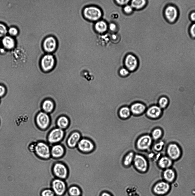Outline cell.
<instances>
[{
    "mask_svg": "<svg viewBox=\"0 0 195 196\" xmlns=\"http://www.w3.org/2000/svg\"><path fill=\"white\" fill-rule=\"evenodd\" d=\"M124 67L130 72L134 71L137 68L139 61L137 58L132 54L126 55L124 61Z\"/></svg>",
    "mask_w": 195,
    "mask_h": 196,
    "instance_id": "cell-13",
    "label": "cell"
},
{
    "mask_svg": "<svg viewBox=\"0 0 195 196\" xmlns=\"http://www.w3.org/2000/svg\"><path fill=\"white\" fill-rule=\"evenodd\" d=\"M52 173L55 178L65 180L67 178L69 172L64 163L57 162L53 166Z\"/></svg>",
    "mask_w": 195,
    "mask_h": 196,
    "instance_id": "cell-4",
    "label": "cell"
},
{
    "mask_svg": "<svg viewBox=\"0 0 195 196\" xmlns=\"http://www.w3.org/2000/svg\"><path fill=\"white\" fill-rule=\"evenodd\" d=\"M152 141V139L151 136L148 135H144L138 139L136 143V146L139 150H147L151 146Z\"/></svg>",
    "mask_w": 195,
    "mask_h": 196,
    "instance_id": "cell-11",
    "label": "cell"
},
{
    "mask_svg": "<svg viewBox=\"0 0 195 196\" xmlns=\"http://www.w3.org/2000/svg\"><path fill=\"white\" fill-rule=\"evenodd\" d=\"M41 196H55L54 192L51 188H46L42 190L40 193Z\"/></svg>",
    "mask_w": 195,
    "mask_h": 196,
    "instance_id": "cell-32",
    "label": "cell"
},
{
    "mask_svg": "<svg viewBox=\"0 0 195 196\" xmlns=\"http://www.w3.org/2000/svg\"><path fill=\"white\" fill-rule=\"evenodd\" d=\"M158 163L159 166L160 168L166 169L169 168L172 166V161L168 157L164 156L160 159Z\"/></svg>",
    "mask_w": 195,
    "mask_h": 196,
    "instance_id": "cell-24",
    "label": "cell"
},
{
    "mask_svg": "<svg viewBox=\"0 0 195 196\" xmlns=\"http://www.w3.org/2000/svg\"><path fill=\"white\" fill-rule=\"evenodd\" d=\"M67 191L70 196H81V191L80 188L78 186L73 185L69 187Z\"/></svg>",
    "mask_w": 195,
    "mask_h": 196,
    "instance_id": "cell-27",
    "label": "cell"
},
{
    "mask_svg": "<svg viewBox=\"0 0 195 196\" xmlns=\"http://www.w3.org/2000/svg\"><path fill=\"white\" fill-rule=\"evenodd\" d=\"M94 29L96 32L99 33H103L107 30L108 26L106 23L103 20H99L95 22Z\"/></svg>",
    "mask_w": 195,
    "mask_h": 196,
    "instance_id": "cell-25",
    "label": "cell"
},
{
    "mask_svg": "<svg viewBox=\"0 0 195 196\" xmlns=\"http://www.w3.org/2000/svg\"><path fill=\"white\" fill-rule=\"evenodd\" d=\"M100 196H112L109 193L107 192H102L100 194Z\"/></svg>",
    "mask_w": 195,
    "mask_h": 196,
    "instance_id": "cell-43",
    "label": "cell"
},
{
    "mask_svg": "<svg viewBox=\"0 0 195 196\" xmlns=\"http://www.w3.org/2000/svg\"><path fill=\"white\" fill-rule=\"evenodd\" d=\"M146 2L144 0H133L131 3V5L133 8L136 9H142L146 5Z\"/></svg>",
    "mask_w": 195,
    "mask_h": 196,
    "instance_id": "cell-29",
    "label": "cell"
},
{
    "mask_svg": "<svg viewBox=\"0 0 195 196\" xmlns=\"http://www.w3.org/2000/svg\"><path fill=\"white\" fill-rule=\"evenodd\" d=\"M51 188L57 196H63L67 189V184L64 180L55 178L51 182Z\"/></svg>",
    "mask_w": 195,
    "mask_h": 196,
    "instance_id": "cell-8",
    "label": "cell"
},
{
    "mask_svg": "<svg viewBox=\"0 0 195 196\" xmlns=\"http://www.w3.org/2000/svg\"><path fill=\"white\" fill-rule=\"evenodd\" d=\"M162 112V109L158 105H153L146 109L145 113L149 118L156 119L161 117Z\"/></svg>",
    "mask_w": 195,
    "mask_h": 196,
    "instance_id": "cell-15",
    "label": "cell"
},
{
    "mask_svg": "<svg viewBox=\"0 0 195 196\" xmlns=\"http://www.w3.org/2000/svg\"><path fill=\"white\" fill-rule=\"evenodd\" d=\"M167 152L168 157L173 160L178 159L181 155L180 148L177 145L174 143H170L168 145Z\"/></svg>",
    "mask_w": 195,
    "mask_h": 196,
    "instance_id": "cell-14",
    "label": "cell"
},
{
    "mask_svg": "<svg viewBox=\"0 0 195 196\" xmlns=\"http://www.w3.org/2000/svg\"><path fill=\"white\" fill-rule=\"evenodd\" d=\"M190 31L191 36L193 37H195V23L191 26Z\"/></svg>",
    "mask_w": 195,
    "mask_h": 196,
    "instance_id": "cell-39",
    "label": "cell"
},
{
    "mask_svg": "<svg viewBox=\"0 0 195 196\" xmlns=\"http://www.w3.org/2000/svg\"><path fill=\"white\" fill-rule=\"evenodd\" d=\"M131 113L136 116L141 115L145 112L147 108L145 105L140 102L132 104L130 107Z\"/></svg>",
    "mask_w": 195,
    "mask_h": 196,
    "instance_id": "cell-19",
    "label": "cell"
},
{
    "mask_svg": "<svg viewBox=\"0 0 195 196\" xmlns=\"http://www.w3.org/2000/svg\"><path fill=\"white\" fill-rule=\"evenodd\" d=\"M65 149L61 144L59 143L52 145L51 148V157L54 159H59L64 156Z\"/></svg>",
    "mask_w": 195,
    "mask_h": 196,
    "instance_id": "cell-17",
    "label": "cell"
},
{
    "mask_svg": "<svg viewBox=\"0 0 195 196\" xmlns=\"http://www.w3.org/2000/svg\"><path fill=\"white\" fill-rule=\"evenodd\" d=\"M135 154L133 152H130L127 154L124 159L123 163L126 166H130L133 163Z\"/></svg>",
    "mask_w": 195,
    "mask_h": 196,
    "instance_id": "cell-28",
    "label": "cell"
},
{
    "mask_svg": "<svg viewBox=\"0 0 195 196\" xmlns=\"http://www.w3.org/2000/svg\"><path fill=\"white\" fill-rule=\"evenodd\" d=\"M65 134L64 130L56 127L49 133L47 137V141L51 145L59 143L63 139Z\"/></svg>",
    "mask_w": 195,
    "mask_h": 196,
    "instance_id": "cell-6",
    "label": "cell"
},
{
    "mask_svg": "<svg viewBox=\"0 0 195 196\" xmlns=\"http://www.w3.org/2000/svg\"><path fill=\"white\" fill-rule=\"evenodd\" d=\"M109 28L112 31H115L116 29L117 26L116 25L113 23H111L109 25Z\"/></svg>",
    "mask_w": 195,
    "mask_h": 196,
    "instance_id": "cell-41",
    "label": "cell"
},
{
    "mask_svg": "<svg viewBox=\"0 0 195 196\" xmlns=\"http://www.w3.org/2000/svg\"><path fill=\"white\" fill-rule=\"evenodd\" d=\"M164 14L168 20L172 22L176 19L178 12L176 7L172 5H169L166 8Z\"/></svg>",
    "mask_w": 195,
    "mask_h": 196,
    "instance_id": "cell-18",
    "label": "cell"
},
{
    "mask_svg": "<svg viewBox=\"0 0 195 196\" xmlns=\"http://www.w3.org/2000/svg\"><path fill=\"white\" fill-rule=\"evenodd\" d=\"M34 153L40 159L47 160L51 157V148L47 143L42 141L37 142Z\"/></svg>",
    "mask_w": 195,
    "mask_h": 196,
    "instance_id": "cell-2",
    "label": "cell"
},
{
    "mask_svg": "<svg viewBox=\"0 0 195 196\" xmlns=\"http://www.w3.org/2000/svg\"><path fill=\"white\" fill-rule=\"evenodd\" d=\"M190 18L192 20L195 22V12H192L190 15Z\"/></svg>",
    "mask_w": 195,
    "mask_h": 196,
    "instance_id": "cell-42",
    "label": "cell"
},
{
    "mask_svg": "<svg viewBox=\"0 0 195 196\" xmlns=\"http://www.w3.org/2000/svg\"><path fill=\"white\" fill-rule=\"evenodd\" d=\"M133 163L136 169L141 172H145L148 170V161L145 157L141 155H135Z\"/></svg>",
    "mask_w": 195,
    "mask_h": 196,
    "instance_id": "cell-10",
    "label": "cell"
},
{
    "mask_svg": "<svg viewBox=\"0 0 195 196\" xmlns=\"http://www.w3.org/2000/svg\"><path fill=\"white\" fill-rule=\"evenodd\" d=\"M116 3L119 5H126L130 1L129 0H116Z\"/></svg>",
    "mask_w": 195,
    "mask_h": 196,
    "instance_id": "cell-40",
    "label": "cell"
},
{
    "mask_svg": "<svg viewBox=\"0 0 195 196\" xmlns=\"http://www.w3.org/2000/svg\"><path fill=\"white\" fill-rule=\"evenodd\" d=\"M169 100L168 98L165 96H162L158 99V105L162 109L166 108L168 105Z\"/></svg>",
    "mask_w": 195,
    "mask_h": 196,
    "instance_id": "cell-30",
    "label": "cell"
},
{
    "mask_svg": "<svg viewBox=\"0 0 195 196\" xmlns=\"http://www.w3.org/2000/svg\"><path fill=\"white\" fill-rule=\"evenodd\" d=\"M162 135V131L160 128H157L154 129L152 131V139L154 140L159 139Z\"/></svg>",
    "mask_w": 195,
    "mask_h": 196,
    "instance_id": "cell-31",
    "label": "cell"
},
{
    "mask_svg": "<svg viewBox=\"0 0 195 196\" xmlns=\"http://www.w3.org/2000/svg\"><path fill=\"white\" fill-rule=\"evenodd\" d=\"M56 59L54 55L46 53L43 55L40 60V64L42 70L47 72L51 71L55 66Z\"/></svg>",
    "mask_w": 195,
    "mask_h": 196,
    "instance_id": "cell-3",
    "label": "cell"
},
{
    "mask_svg": "<svg viewBox=\"0 0 195 196\" xmlns=\"http://www.w3.org/2000/svg\"><path fill=\"white\" fill-rule=\"evenodd\" d=\"M35 123L40 130L43 131L49 127L51 124L50 118L48 114L43 111L40 112L36 116Z\"/></svg>",
    "mask_w": 195,
    "mask_h": 196,
    "instance_id": "cell-5",
    "label": "cell"
},
{
    "mask_svg": "<svg viewBox=\"0 0 195 196\" xmlns=\"http://www.w3.org/2000/svg\"><path fill=\"white\" fill-rule=\"evenodd\" d=\"M7 32L6 27L4 24L0 23V37L5 36Z\"/></svg>",
    "mask_w": 195,
    "mask_h": 196,
    "instance_id": "cell-34",
    "label": "cell"
},
{
    "mask_svg": "<svg viewBox=\"0 0 195 196\" xmlns=\"http://www.w3.org/2000/svg\"><path fill=\"white\" fill-rule=\"evenodd\" d=\"M163 175L165 181L168 183L173 182L176 177L174 170L170 168L166 169L163 173Z\"/></svg>",
    "mask_w": 195,
    "mask_h": 196,
    "instance_id": "cell-22",
    "label": "cell"
},
{
    "mask_svg": "<svg viewBox=\"0 0 195 196\" xmlns=\"http://www.w3.org/2000/svg\"><path fill=\"white\" fill-rule=\"evenodd\" d=\"M82 15L86 20L89 22H97L100 20L102 15L101 9L93 5L88 6L82 9Z\"/></svg>",
    "mask_w": 195,
    "mask_h": 196,
    "instance_id": "cell-1",
    "label": "cell"
},
{
    "mask_svg": "<svg viewBox=\"0 0 195 196\" xmlns=\"http://www.w3.org/2000/svg\"><path fill=\"white\" fill-rule=\"evenodd\" d=\"M2 44L4 47L8 50L13 48L15 45V42L14 39L11 36H5L2 40Z\"/></svg>",
    "mask_w": 195,
    "mask_h": 196,
    "instance_id": "cell-23",
    "label": "cell"
},
{
    "mask_svg": "<svg viewBox=\"0 0 195 196\" xmlns=\"http://www.w3.org/2000/svg\"><path fill=\"white\" fill-rule=\"evenodd\" d=\"M164 145V143L162 141L156 143L154 145V149L156 151H159L162 148Z\"/></svg>",
    "mask_w": 195,
    "mask_h": 196,
    "instance_id": "cell-36",
    "label": "cell"
},
{
    "mask_svg": "<svg viewBox=\"0 0 195 196\" xmlns=\"http://www.w3.org/2000/svg\"><path fill=\"white\" fill-rule=\"evenodd\" d=\"M130 72L124 67L121 68L119 70V75L122 77L128 76Z\"/></svg>",
    "mask_w": 195,
    "mask_h": 196,
    "instance_id": "cell-33",
    "label": "cell"
},
{
    "mask_svg": "<svg viewBox=\"0 0 195 196\" xmlns=\"http://www.w3.org/2000/svg\"><path fill=\"white\" fill-rule=\"evenodd\" d=\"M7 90L3 85L0 84V98L3 97L6 94Z\"/></svg>",
    "mask_w": 195,
    "mask_h": 196,
    "instance_id": "cell-37",
    "label": "cell"
},
{
    "mask_svg": "<svg viewBox=\"0 0 195 196\" xmlns=\"http://www.w3.org/2000/svg\"><path fill=\"white\" fill-rule=\"evenodd\" d=\"M133 9L131 5H126L124 8V11L125 13L129 14L132 12Z\"/></svg>",
    "mask_w": 195,
    "mask_h": 196,
    "instance_id": "cell-38",
    "label": "cell"
},
{
    "mask_svg": "<svg viewBox=\"0 0 195 196\" xmlns=\"http://www.w3.org/2000/svg\"><path fill=\"white\" fill-rule=\"evenodd\" d=\"M77 147L80 152L83 153H89L92 152L95 148L93 142L86 138H81Z\"/></svg>",
    "mask_w": 195,
    "mask_h": 196,
    "instance_id": "cell-9",
    "label": "cell"
},
{
    "mask_svg": "<svg viewBox=\"0 0 195 196\" xmlns=\"http://www.w3.org/2000/svg\"><path fill=\"white\" fill-rule=\"evenodd\" d=\"M81 138V135L79 132L77 131L73 132L69 136L67 139V144L69 148H75L77 147Z\"/></svg>",
    "mask_w": 195,
    "mask_h": 196,
    "instance_id": "cell-16",
    "label": "cell"
},
{
    "mask_svg": "<svg viewBox=\"0 0 195 196\" xmlns=\"http://www.w3.org/2000/svg\"><path fill=\"white\" fill-rule=\"evenodd\" d=\"M42 46L43 50L46 53L52 54L55 52L58 48L57 40L53 36H48L43 40Z\"/></svg>",
    "mask_w": 195,
    "mask_h": 196,
    "instance_id": "cell-7",
    "label": "cell"
},
{
    "mask_svg": "<svg viewBox=\"0 0 195 196\" xmlns=\"http://www.w3.org/2000/svg\"><path fill=\"white\" fill-rule=\"evenodd\" d=\"M170 189L169 183L164 181L159 182L153 188L154 194L158 196H164L169 193Z\"/></svg>",
    "mask_w": 195,
    "mask_h": 196,
    "instance_id": "cell-12",
    "label": "cell"
},
{
    "mask_svg": "<svg viewBox=\"0 0 195 196\" xmlns=\"http://www.w3.org/2000/svg\"><path fill=\"white\" fill-rule=\"evenodd\" d=\"M55 106L54 102L49 99H46L44 100L41 105L42 111L48 114L53 111Z\"/></svg>",
    "mask_w": 195,
    "mask_h": 196,
    "instance_id": "cell-21",
    "label": "cell"
},
{
    "mask_svg": "<svg viewBox=\"0 0 195 196\" xmlns=\"http://www.w3.org/2000/svg\"><path fill=\"white\" fill-rule=\"evenodd\" d=\"M56 125L57 127L64 130L67 129L70 125L69 119L66 116H60L56 120Z\"/></svg>",
    "mask_w": 195,
    "mask_h": 196,
    "instance_id": "cell-20",
    "label": "cell"
},
{
    "mask_svg": "<svg viewBox=\"0 0 195 196\" xmlns=\"http://www.w3.org/2000/svg\"><path fill=\"white\" fill-rule=\"evenodd\" d=\"M8 32L10 35L12 36H15L18 34V30L17 29L14 27L10 28L8 30Z\"/></svg>",
    "mask_w": 195,
    "mask_h": 196,
    "instance_id": "cell-35",
    "label": "cell"
},
{
    "mask_svg": "<svg viewBox=\"0 0 195 196\" xmlns=\"http://www.w3.org/2000/svg\"><path fill=\"white\" fill-rule=\"evenodd\" d=\"M130 108L124 106L121 108L118 111L120 117L123 119H126L129 118L131 114Z\"/></svg>",
    "mask_w": 195,
    "mask_h": 196,
    "instance_id": "cell-26",
    "label": "cell"
}]
</instances>
